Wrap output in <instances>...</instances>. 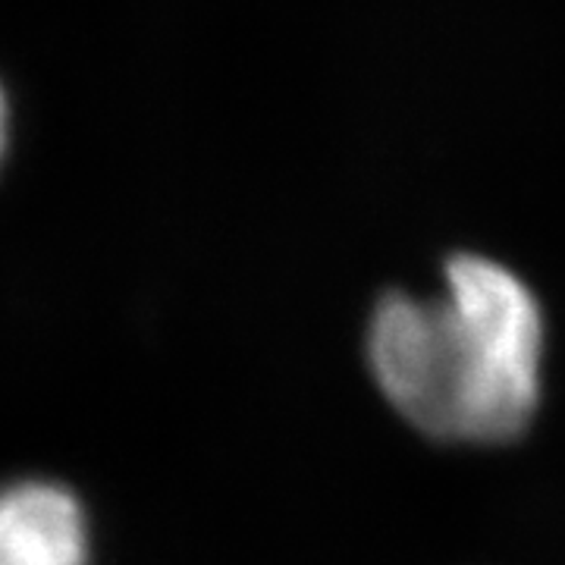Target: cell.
I'll use <instances>...</instances> for the list:
<instances>
[{
    "mask_svg": "<svg viewBox=\"0 0 565 565\" xmlns=\"http://www.w3.org/2000/svg\"><path fill=\"white\" fill-rule=\"evenodd\" d=\"M364 364L381 399L427 440L512 444L544 399V305L509 264L456 252L437 292L386 289L374 299Z\"/></svg>",
    "mask_w": 565,
    "mask_h": 565,
    "instance_id": "1",
    "label": "cell"
},
{
    "mask_svg": "<svg viewBox=\"0 0 565 565\" xmlns=\"http://www.w3.org/2000/svg\"><path fill=\"white\" fill-rule=\"evenodd\" d=\"M7 139H10V107H7V92L0 85V161L7 151Z\"/></svg>",
    "mask_w": 565,
    "mask_h": 565,
    "instance_id": "3",
    "label": "cell"
},
{
    "mask_svg": "<svg viewBox=\"0 0 565 565\" xmlns=\"http://www.w3.org/2000/svg\"><path fill=\"white\" fill-rule=\"evenodd\" d=\"M88 563V519L66 487L51 481L0 487V565Z\"/></svg>",
    "mask_w": 565,
    "mask_h": 565,
    "instance_id": "2",
    "label": "cell"
}]
</instances>
